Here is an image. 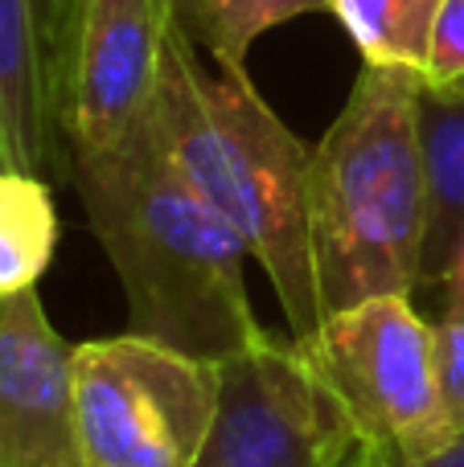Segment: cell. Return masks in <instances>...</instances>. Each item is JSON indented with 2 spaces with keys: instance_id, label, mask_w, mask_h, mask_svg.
<instances>
[{
  "instance_id": "cell-12",
  "label": "cell",
  "mask_w": 464,
  "mask_h": 467,
  "mask_svg": "<svg viewBox=\"0 0 464 467\" xmlns=\"http://www.w3.org/2000/svg\"><path fill=\"white\" fill-rule=\"evenodd\" d=\"M329 13V0H173L177 25L222 70H247V49L276 25Z\"/></svg>"
},
{
  "instance_id": "cell-18",
  "label": "cell",
  "mask_w": 464,
  "mask_h": 467,
  "mask_svg": "<svg viewBox=\"0 0 464 467\" xmlns=\"http://www.w3.org/2000/svg\"><path fill=\"white\" fill-rule=\"evenodd\" d=\"M345 467H395V460L383 451V447H370V443H358V451L350 455Z\"/></svg>"
},
{
  "instance_id": "cell-10",
  "label": "cell",
  "mask_w": 464,
  "mask_h": 467,
  "mask_svg": "<svg viewBox=\"0 0 464 467\" xmlns=\"http://www.w3.org/2000/svg\"><path fill=\"white\" fill-rule=\"evenodd\" d=\"M419 144L427 169L424 283H440L448 250L464 226V95L419 90Z\"/></svg>"
},
{
  "instance_id": "cell-11",
  "label": "cell",
  "mask_w": 464,
  "mask_h": 467,
  "mask_svg": "<svg viewBox=\"0 0 464 467\" xmlns=\"http://www.w3.org/2000/svg\"><path fill=\"white\" fill-rule=\"evenodd\" d=\"M58 246V213L46 177L0 169V296L37 287Z\"/></svg>"
},
{
  "instance_id": "cell-15",
  "label": "cell",
  "mask_w": 464,
  "mask_h": 467,
  "mask_svg": "<svg viewBox=\"0 0 464 467\" xmlns=\"http://www.w3.org/2000/svg\"><path fill=\"white\" fill-rule=\"evenodd\" d=\"M436 381L452 431L464 435V307H448L436 324Z\"/></svg>"
},
{
  "instance_id": "cell-7",
  "label": "cell",
  "mask_w": 464,
  "mask_h": 467,
  "mask_svg": "<svg viewBox=\"0 0 464 467\" xmlns=\"http://www.w3.org/2000/svg\"><path fill=\"white\" fill-rule=\"evenodd\" d=\"M358 443L301 340L263 332L218 361V410L194 467H345Z\"/></svg>"
},
{
  "instance_id": "cell-1",
  "label": "cell",
  "mask_w": 464,
  "mask_h": 467,
  "mask_svg": "<svg viewBox=\"0 0 464 467\" xmlns=\"http://www.w3.org/2000/svg\"><path fill=\"white\" fill-rule=\"evenodd\" d=\"M66 177L120 275L132 332L210 361L268 332L247 296V242L177 177L144 119L111 152L70 156Z\"/></svg>"
},
{
  "instance_id": "cell-16",
  "label": "cell",
  "mask_w": 464,
  "mask_h": 467,
  "mask_svg": "<svg viewBox=\"0 0 464 467\" xmlns=\"http://www.w3.org/2000/svg\"><path fill=\"white\" fill-rule=\"evenodd\" d=\"M440 287H444V296H448V307H464V226L448 250V263H444V271H440Z\"/></svg>"
},
{
  "instance_id": "cell-6",
  "label": "cell",
  "mask_w": 464,
  "mask_h": 467,
  "mask_svg": "<svg viewBox=\"0 0 464 467\" xmlns=\"http://www.w3.org/2000/svg\"><path fill=\"white\" fill-rule=\"evenodd\" d=\"M173 21V0H49V103L66 161L111 152L140 128Z\"/></svg>"
},
{
  "instance_id": "cell-3",
  "label": "cell",
  "mask_w": 464,
  "mask_h": 467,
  "mask_svg": "<svg viewBox=\"0 0 464 467\" xmlns=\"http://www.w3.org/2000/svg\"><path fill=\"white\" fill-rule=\"evenodd\" d=\"M424 78L366 66L309 161V230L321 312L411 296L424 283L427 169L419 144Z\"/></svg>"
},
{
  "instance_id": "cell-14",
  "label": "cell",
  "mask_w": 464,
  "mask_h": 467,
  "mask_svg": "<svg viewBox=\"0 0 464 467\" xmlns=\"http://www.w3.org/2000/svg\"><path fill=\"white\" fill-rule=\"evenodd\" d=\"M424 90L464 95V0H444L432 25V46L424 62Z\"/></svg>"
},
{
  "instance_id": "cell-9",
  "label": "cell",
  "mask_w": 464,
  "mask_h": 467,
  "mask_svg": "<svg viewBox=\"0 0 464 467\" xmlns=\"http://www.w3.org/2000/svg\"><path fill=\"white\" fill-rule=\"evenodd\" d=\"M49 103V0H0V169L66 172Z\"/></svg>"
},
{
  "instance_id": "cell-13",
  "label": "cell",
  "mask_w": 464,
  "mask_h": 467,
  "mask_svg": "<svg viewBox=\"0 0 464 467\" xmlns=\"http://www.w3.org/2000/svg\"><path fill=\"white\" fill-rule=\"evenodd\" d=\"M444 0H329L366 66H399L424 78L432 25Z\"/></svg>"
},
{
  "instance_id": "cell-17",
  "label": "cell",
  "mask_w": 464,
  "mask_h": 467,
  "mask_svg": "<svg viewBox=\"0 0 464 467\" xmlns=\"http://www.w3.org/2000/svg\"><path fill=\"white\" fill-rule=\"evenodd\" d=\"M395 467H399V463H395ZM407 467H464V435L457 439V443L444 447V451L427 455V460H419V463H407Z\"/></svg>"
},
{
  "instance_id": "cell-4",
  "label": "cell",
  "mask_w": 464,
  "mask_h": 467,
  "mask_svg": "<svg viewBox=\"0 0 464 467\" xmlns=\"http://www.w3.org/2000/svg\"><path fill=\"white\" fill-rule=\"evenodd\" d=\"M296 340L362 443L383 447L399 467L460 439L436 381V324L411 307V296L362 299Z\"/></svg>"
},
{
  "instance_id": "cell-8",
  "label": "cell",
  "mask_w": 464,
  "mask_h": 467,
  "mask_svg": "<svg viewBox=\"0 0 464 467\" xmlns=\"http://www.w3.org/2000/svg\"><path fill=\"white\" fill-rule=\"evenodd\" d=\"M0 467H87L74 410V345L37 287L0 296Z\"/></svg>"
},
{
  "instance_id": "cell-5",
  "label": "cell",
  "mask_w": 464,
  "mask_h": 467,
  "mask_svg": "<svg viewBox=\"0 0 464 467\" xmlns=\"http://www.w3.org/2000/svg\"><path fill=\"white\" fill-rule=\"evenodd\" d=\"M87 467H194L218 410V361L140 332L74 345Z\"/></svg>"
},
{
  "instance_id": "cell-2",
  "label": "cell",
  "mask_w": 464,
  "mask_h": 467,
  "mask_svg": "<svg viewBox=\"0 0 464 467\" xmlns=\"http://www.w3.org/2000/svg\"><path fill=\"white\" fill-rule=\"evenodd\" d=\"M144 123L177 177L238 230L292 337H309L325 320L309 230L312 148L271 111L247 70H210L177 21Z\"/></svg>"
}]
</instances>
